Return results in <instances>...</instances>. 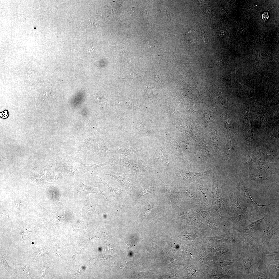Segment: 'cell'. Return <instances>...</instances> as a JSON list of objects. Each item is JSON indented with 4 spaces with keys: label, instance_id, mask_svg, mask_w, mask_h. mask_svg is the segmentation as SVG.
<instances>
[{
    "label": "cell",
    "instance_id": "cell-7",
    "mask_svg": "<svg viewBox=\"0 0 279 279\" xmlns=\"http://www.w3.org/2000/svg\"><path fill=\"white\" fill-rule=\"evenodd\" d=\"M78 161L84 169L88 171L92 170L98 167L106 165L109 164L107 162H105L103 164H96L93 163L85 164L81 162L79 160H78Z\"/></svg>",
    "mask_w": 279,
    "mask_h": 279
},
{
    "label": "cell",
    "instance_id": "cell-12",
    "mask_svg": "<svg viewBox=\"0 0 279 279\" xmlns=\"http://www.w3.org/2000/svg\"><path fill=\"white\" fill-rule=\"evenodd\" d=\"M253 179L258 181H263L266 180L267 178L264 175L261 174H257L252 176Z\"/></svg>",
    "mask_w": 279,
    "mask_h": 279
},
{
    "label": "cell",
    "instance_id": "cell-9",
    "mask_svg": "<svg viewBox=\"0 0 279 279\" xmlns=\"http://www.w3.org/2000/svg\"><path fill=\"white\" fill-rule=\"evenodd\" d=\"M266 268L268 271L272 273L277 276H278V264H277L274 265H272L268 263L267 265Z\"/></svg>",
    "mask_w": 279,
    "mask_h": 279
},
{
    "label": "cell",
    "instance_id": "cell-10",
    "mask_svg": "<svg viewBox=\"0 0 279 279\" xmlns=\"http://www.w3.org/2000/svg\"><path fill=\"white\" fill-rule=\"evenodd\" d=\"M265 217V216H264L259 219L252 223L243 229L245 230H249L252 229L254 227H258L260 225Z\"/></svg>",
    "mask_w": 279,
    "mask_h": 279
},
{
    "label": "cell",
    "instance_id": "cell-4",
    "mask_svg": "<svg viewBox=\"0 0 279 279\" xmlns=\"http://www.w3.org/2000/svg\"><path fill=\"white\" fill-rule=\"evenodd\" d=\"M278 228L276 225H273L264 228L262 237L263 241L268 245L273 236Z\"/></svg>",
    "mask_w": 279,
    "mask_h": 279
},
{
    "label": "cell",
    "instance_id": "cell-14",
    "mask_svg": "<svg viewBox=\"0 0 279 279\" xmlns=\"http://www.w3.org/2000/svg\"><path fill=\"white\" fill-rule=\"evenodd\" d=\"M274 7H272L270 10H268V11L264 12H263V13L261 15V16L263 20L265 22L266 21H267L269 17V15L268 13V12L270 10L272 9Z\"/></svg>",
    "mask_w": 279,
    "mask_h": 279
},
{
    "label": "cell",
    "instance_id": "cell-3",
    "mask_svg": "<svg viewBox=\"0 0 279 279\" xmlns=\"http://www.w3.org/2000/svg\"><path fill=\"white\" fill-rule=\"evenodd\" d=\"M78 189L80 192L84 194L90 193L100 194L104 195L108 200L105 193L98 187H92L87 185L81 182L79 187Z\"/></svg>",
    "mask_w": 279,
    "mask_h": 279
},
{
    "label": "cell",
    "instance_id": "cell-8",
    "mask_svg": "<svg viewBox=\"0 0 279 279\" xmlns=\"http://www.w3.org/2000/svg\"><path fill=\"white\" fill-rule=\"evenodd\" d=\"M0 264L1 266L5 268L10 274H12L14 272V269L10 267L3 256L2 259L0 260Z\"/></svg>",
    "mask_w": 279,
    "mask_h": 279
},
{
    "label": "cell",
    "instance_id": "cell-2",
    "mask_svg": "<svg viewBox=\"0 0 279 279\" xmlns=\"http://www.w3.org/2000/svg\"><path fill=\"white\" fill-rule=\"evenodd\" d=\"M107 175L115 178L119 183L126 188L130 185V179L128 177V174L114 172L109 171L107 172Z\"/></svg>",
    "mask_w": 279,
    "mask_h": 279
},
{
    "label": "cell",
    "instance_id": "cell-17",
    "mask_svg": "<svg viewBox=\"0 0 279 279\" xmlns=\"http://www.w3.org/2000/svg\"><path fill=\"white\" fill-rule=\"evenodd\" d=\"M211 10H210V9L209 10H208V9H206V10H205V13H206L205 15H207V16H208V17H209V16H211Z\"/></svg>",
    "mask_w": 279,
    "mask_h": 279
},
{
    "label": "cell",
    "instance_id": "cell-16",
    "mask_svg": "<svg viewBox=\"0 0 279 279\" xmlns=\"http://www.w3.org/2000/svg\"><path fill=\"white\" fill-rule=\"evenodd\" d=\"M251 264H246L243 266L242 268L243 270L247 272L249 274V271L250 267L252 266Z\"/></svg>",
    "mask_w": 279,
    "mask_h": 279
},
{
    "label": "cell",
    "instance_id": "cell-15",
    "mask_svg": "<svg viewBox=\"0 0 279 279\" xmlns=\"http://www.w3.org/2000/svg\"><path fill=\"white\" fill-rule=\"evenodd\" d=\"M135 241L134 239L128 241L125 243V245L128 248L130 249L135 244Z\"/></svg>",
    "mask_w": 279,
    "mask_h": 279
},
{
    "label": "cell",
    "instance_id": "cell-11",
    "mask_svg": "<svg viewBox=\"0 0 279 279\" xmlns=\"http://www.w3.org/2000/svg\"><path fill=\"white\" fill-rule=\"evenodd\" d=\"M136 152L135 149L133 148H130L126 150H122L120 149L116 151V152L119 154H123L125 156H127L132 154Z\"/></svg>",
    "mask_w": 279,
    "mask_h": 279
},
{
    "label": "cell",
    "instance_id": "cell-5",
    "mask_svg": "<svg viewBox=\"0 0 279 279\" xmlns=\"http://www.w3.org/2000/svg\"><path fill=\"white\" fill-rule=\"evenodd\" d=\"M100 179L101 181L99 183L103 184L106 187L110 190L112 196L117 199L120 198L122 194L123 190L116 188L112 187L107 183L102 181L101 179Z\"/></svg>",
    "mask_w": 279,
    "mask_h": 279
},
{
    "label": "cell",
    "instance_id": "cell-6",
    "mask_svg": "<svg viewBox=\"0 0 279 279\" xmlns=\"http://www.w3.org/2000/svg\"><path fill=\"white\" fill-rule=\"evenodd\" d=\"M186 40L191 44H195L197 40L196 30H188L184 34Z\"/></svg>",
    "mask_w": 279,
    "mask_h": 279
},
{
    "label": "cell",
    "instance_id": "cell-13",
    "mask_svg": "<svg viewBox=\"0 0 279 279\" xmlns=\"http://www.w3.org/2000/svg\"><path fill=\"white\" fill-rule=\"evenodd\" d=\"M22 269L24 272V274L27 276L28 277L30 276L32 272L30 270L29 268L26 263H25L24 265L23 266Z\"/></svg>",
    "mask_w": 279,
    "mask_h": 279
},
{
    "label": "cell",
    "instance_id": "cell-1",
    "mask_svg": "<svg viewBox=\"0 0 279 279\" xmlns=\"http://www.w3.org/2000/svg\"><path fill=\"white\" fill-rule=\"evenodd\" d=\"M236 185L237 189L241 193V195L250 204L252 208H257L259 207L267 206L265 205H260L252 200L242 180H241L239 182L236 183Z\"/></svg>",
    "mask_w": 279,
    "mask_h": 279
}]
</instances>
